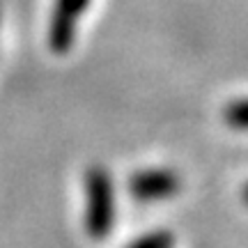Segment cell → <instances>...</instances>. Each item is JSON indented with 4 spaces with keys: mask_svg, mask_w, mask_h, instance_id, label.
<instances>
[{
    "mask_svg": "<svg viewBox=\"0 0 248 248\" xmlns=\"http://www.w3.org/2000/svg\"><path fill=\"white\" fill-rule=\"evenodd\" d=\"M223 122L234 131H248V97L232 99L223 108Z\"/></svg>",
    "mask_w": 248,
    "mask_h": 248,
    "instance_id": "cell-4",
    "label": "cell"
},
{
    "mask_svg": "<svg viewBox=\"0 0 248 248\" xmlns=\"http://www.w3.org/2000/svg\"><path fill=\"white\" fill-rule=\"evenodd\" d=\"M177 246V237L166 228L152 230L147 234H142L138 239H133L126 248H175Z\"/></svg>",
    "mask_w": 248,
    "mask_h": 248,
    "instance_id": "cell-5",
    "label": "cell"
},
{
    "mask_svg": "<svg viewBox=\"0 0 248 248\" xmlns=\"http://www.w3.org/2000/svg\"><path fill=\"white\" fill-rule=\"evenodd\" d=\"M85 188V232L90 239L104 241L115 225V186L110 170L90 166L83 177Z\"/></svg>",
    "mask_w": 248,
    "mask_h": 248,
    "instance_id": "cell-1",
    "label": "cell"
},
{
    "mask_svg": "<svg viewBox=\"0 0 248 248\" xmlns=\"http://www.w3.org/2000/svg\"><path fill=\"white\" fill-rule=\"evenodd\" d=\"M182 191V175L172 168L154 166V168L136 170L129 177V195L138 202H163Z\"/></svg>",
    "mask_w": 248,
    "mask_h": 248,
    "instance_id": "cell-2",
    "label": "cell"
},
{
    "mask_svg": "<svg viewBox=\"0 0 248 248\" xmlns=\"http://www.w3.org/2000/svg\"><path fill=\"white\" fill-rule=\"evenodd\" d=\"M88 5L90 0H55L51 28H48V46L53 53L62 55L71 48L78 21L85 14Z\"/></svg>",
    "mask_w": 248,
    "mask_h": 248,
    "instance_id": "cell-3",
    "label": "cell"
},
{
    "mask_svg": "<svg viewBox=\"0 0 248 248\" xmlns=\"http://www.w3.org/2000/svg\"><path fill=\"white\" fill-rule=\"evenodd\" d=\"M241 200H244V204L248 207V184L244 186V188H241Z\"/></svg>",
    "mask_w": 248,
    "mask_h": 248,
    "instance_id": "cell-6",
    "label": "cell"
}]
</instances>
